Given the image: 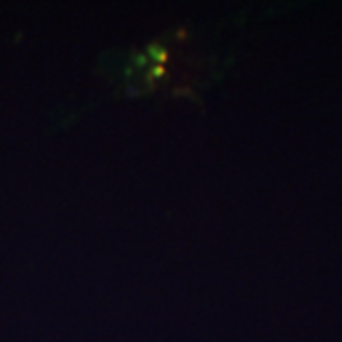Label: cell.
<instances>
[{
  "mask_svg": "<svg viewBox=\"0 0 342 342\" xmlns=\"http://www.w3.org/2000/svg\"><path fill=\"white\" fill-rule=\"evenodd\" d=\"M146 54H148L152 59H156L158 65H162V63L168 59V52H166V48L160 46V44H150V46L146 48Z\"/></svg>",
  "mask_w": 342,
  "mask_h": 342,
  "instance_id": "6da1fadb",
  "label": "cell"
},
{
  "mask_svg": "<svg viewBox=\"0 0 342 342\" xmlns=\"http://www.w3.org/2000/svg\"><path fill=\"white\" fill-rule=\"evenodd\" d=\"M164 65H154L150 68V76H164Z\"/></svg>",
  "mask_w": 342,
  "mask_h": 342,
  "instance_id": "7a4b0ae2",
  "label": "cell"
},
{
  "mask_svg": "<svg viewBox=\"0 0 342 342\" xmlns=\"http://www.w3.org/2000/svg\"><path fill=\"white\" fill-rule=\"evenodd\" d=\"M133 59H135V63H137L139 66H144V65H146V59H148V57L142 56V54H141V56H135Z\"/></svg>",
  "mask_w": 342,
  "mask_h": 342,
  "instance_id": "3957f363",
  "label": "cell"
}]
</instances>
